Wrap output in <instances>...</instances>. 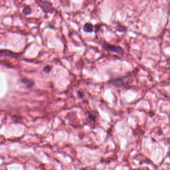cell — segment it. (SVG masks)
<instances>
[{"instance_id": "cell-6", "label": "cell", "mask_w": 170, "mask_h": 170, "mask_svg": "<svg viewBox=\"0 0 170 170\" xmlns=\"http://www.w3.org/2000/svg\"><path fill=\"white\" fill-rule=\"evenodd\" d=\"M22 82L24 84H25L27 85V88H31V87H33L34 85V82L32 80H29L27 78H23L22 80Z\"/></svg>"}, {"instance_id": "cell-4", "label": "cell", "mask_w": 170, "mask_h": 170, "mask_svg": "<svg viewBox=\"0 0 170 170\" xmlns=\"http://www.w3.org/2000/svg\"><path fill=\"white\" fill-rule=\"evenodd\" d=\"M18 56V53H14L12 51L6 49H0V57L7 56L10 58H17Z\"/></svg>"}, {"instance_id": "cell-3", "label": "cell", "mask_w": 170, "mask_h": 170, "mask_svg": "<svg viewBox=\"0 0 170 170\" xmlns=\"http://www.w3.org/2000/svg\"><path fill=\"white\" fill-rule=\"evenodd\" d=\"M110 83L116 87H120L123 86L124 84V79L122 77L116 78L110 80Z\"/></svg>"}, {"instance_id": "cell-2", "label": "cell", "mask_w": 170, "mask_h": 170, "mask_svg": "<svg viewBox=\"0 0 170 170\" xmlns=\"http://www.w3.org/2000/svg\"><path fill=\"white\" fill-rule=\"evenodd\" d=\"M40 4V7L42 8V9L45 12V13H49L53 12V4L49 2H41Z\"/></svg>"}, {"instance_id": "cell-10", "label": "cell", "mask_w": 170, "mask_h": 170, "mask_svg": "<svg viewBox=\"0 0 170 170\" xmlns=\"http://www.w3.org/2000/svg\"><path fill=\"white\" fill-rule=\"evenodd\" d=\"M77 94L78 96V97L80 98V99H83V97H84V95H83V94L82 93L81 91H78L77 92Z\"/></svg>"}, {"instance_id": "cell-9", "label": "cell", "mask_w": 170, "mask_h": 170, "mask_svg": "<svg viewBox=\"0 0 170 170\" xmlns=\"http://www.w3.org/2000/svg\"><path fill=\"white\" fill-rule=\"evenodd\" d=\"M51 69L49 66H47L44 67V71L46 73H49L51 72Z\"/></svg>"}, {"instance_id": "cell-8", "label": "cell", "mask_w": 170, "mask_h": 170, "mask_svg": "<svg viewBox=\"0 0 170 170\" xmlns=\"http://www.w3.org/2000/svg\"><path fill=\"white\" fill-rule=\"evenodd\" d=\"M118 31L119 32H125L127 31V27L122 25H119L118 27Z\"/></svg>"}, {"instance_id": "cell-1", "label": "cell", "mask_w": 170, "mask_h": 170, "mask_svg": "<svg viewBox=\"0 0 170 170\" xmlns=\"http://www.w3.org/2000/svg\"><path fill=\"white\" fill-rule=\"evenodd\" d=\"M102 47L106 51H110L113 53H115L120 56H123L125 53V51L122 48L119 46L112 45L107 43H104L102 45Z\"/></svg>"}, {"instance_id": "cell-7", "label": "cell", "mask_w": 170, "mask_h": 170, "mask_svg": "<svg viewBox=\"0 0 170 170\" xmlns=\"http://www.w3.org/2000/svg\"><path fill=\"white\" fill-rule=\"evenodd\" d=\"M23 12L25 15H28L31 14L32 13V10L29 6V5H27L25 6V7H24L23 10Z\"/></svg>"}, {"instance_id": "cell-5", "label": "cell", "mask_w": 170, "mask_h": 170, "mask_svg": "<svg viewBox=\"0 0 170 170\" xmlns=\"http://www.w3.org/2000/svg\"><path fill=\"white\" fill-rule=\"evenodd\" d=\"M83 30L85 33H92L94 31V27L93 25L90 23H86L83 25Z\"/></svg>"}]
</instances>
